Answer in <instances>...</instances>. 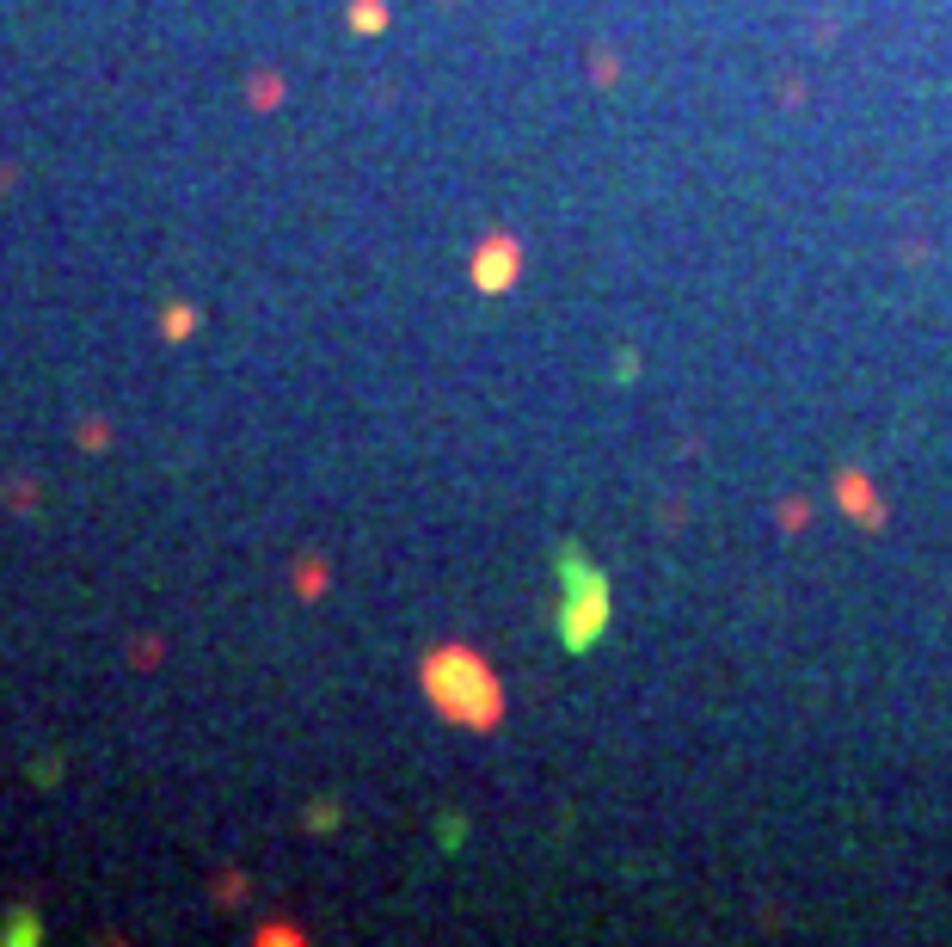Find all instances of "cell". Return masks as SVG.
Masks as SVG:
<instances>
[{
    "label": "cell",
    "mask_w": 952,
    "mask_h": 947,
    "mask_svg": "<svg viewBox=\"0 0 952 947\" xmlns=\"http://www.w3.org/2000/svg\"><path fill=\"white\" fill-rule=\"evenodd\" d=\"M424 695H431L455 726H474V733H486L504 714L498 677H492L486 658H474L467 646H443V653L424 658Z\"/></svg>",
    "instance_id": "obj_1"
},
{
    "label": "cell",
    "mask_w": 952,
    "mask_h": 947,
    "mask_svg": "<svg viewBox=\"0 0 952 947\" xmlns=\"http://www.w3.org/2000/svg\"><path fill=\"white\" fill-rule=\"evenodd\" d=\"M609 634V573L584 561V547H559V646L590 653Z\"/></svg>",
    "instance_id": "obj_2"
},
{
    "label": "cell",
    "mask_w": 952,
    "mask_h": 947,
    "mask_svg": "<svg viewBox=\"0 0 952 947\" xmlns=\"http://www.w3.org/2000/svg\"><path fill=\"white\" fill-rule=\"evenodd\" d=\"M510 278H516V241L510 234H492V241L474 253V283L486 295H498V290H510Z\"/></svg>",
    "instance_id": "obj_3"
},
{
    "label": "cell",
    "mask_w": 952,
    "mask_h": 947,
    "mask_svg": "<svg viewBox=\"0 0 952 947\" xmlns=\"http://www.w3.org/2000/svg\"><path fill=\"white\" fill-rule=\"evenodd\" d=\"M351 26H357V31H382L387 7H382V0H357V7H351Z\"/></svg>",
    "instance_id": "obj_4"
},
{
    "label": "cell",
    "mask_w": 952,
    "mask_h": 947,
    "mask_svg": "<svg viewBox=\"0 0 952 947\" xmlns=\"http://www.w3.org/2000/svg\"><path fill=\"white\" fill-rule=\"evenodd\" d=\"M7 941H38V917H31V910H13V917H7Z\"/></svg>",
    "instance_id": "obj_5"
},
{
    "label": "cell",
    "mask_w": 952,
    "mask_h": 947,
    "mask_svg": "<svg viewBox=\"0 0 952 947\" xmlns=\"http://www.w3.org/2000/svg\"><path fill=\"white\" fill-rule=\"evenodd\" d=\"M160 326H166V339H185L191 326H198V314H191V308H166V321Z\"/></svg>",
    "instance_id": "obj_6"
},
{
    "label": "cell",
    "mask_w": 952,
    "mask_h": 947,
    "mask_svg": "<svg viewBox=\"0 0 952 947\" xmlns=\"http://www.w3.org/2000/svg\"><path fill=\"white\" fill-rule=\"evenodd\" d=\"M295 591H302V597H320V591H326V573H320V566H302V573H295Z\"/></svg>",
    "instance_id": "obj_7"
},
{
    "label": "cell",
    "mask_w": 952,
    "mask_h": 947,
    "mask_svg": "<svg viewBox=\"0 0 952 947\" xmlns=\"http://www.w3.org/2000/svg\"><path fill=\"white\" fill-rule=\"evenodd\" d=\"M307 818H314V830H332V825H338V806H332V800H320Z\"/></svg>",
    "instance_id": "obj_8"
}]
</instances>
